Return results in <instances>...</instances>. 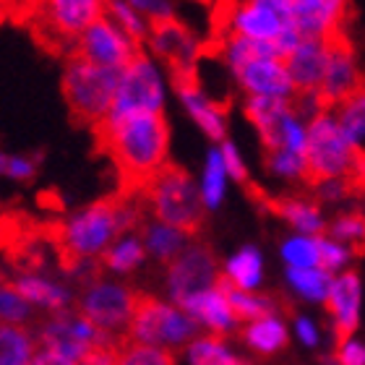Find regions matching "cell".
I'll list each match as a JSON object with an SVG mask.
<instances>
[{
    "label": "cell",
    "mask_w": 365,
    "mask_h": 365,
    "mask_svg": "<svg viewBox=\"0 0 365 365\" xmlns=\"http://www.w3.org/2000/svg\"><path fill=\"white\" fill-rule=\"evenodd\" d=\"M91 130L97 149L118 170L120 196H136L146 180L170 162V125L162 113L128 115L120 120L105 118Z\"/></svg>",
    "instance_id": "6da1fadb"
},
{
    "label": "cell",
    "mask_w": 365,
    "mask_h": 365,
    "mask_svg": "<svg viewBox=\"0 0 365 365\" xmlns=\"http://www.w3.org/2000/svg\"><path fill=\"white\" fill-rule=\"evenodd\" d=\"M144 217L141 198L113 193L73 212L63 225H55L50 230V243L58 251L61 267L76 277L94 256L105 253L115 237L136 230Z\"/></svg>",
    "instance_id": "7a4b0ae2"
},
{
    "label": "cell",
    "mask_w": 365,
    "mask_h": 365,
    "mask_svg": "<svg viewBox=\"0 0 365 365\" xmlns=\"http://www.w3.org/2000/svg\"><path fill=\"white\" fill-rule=\"evenodd\" d=\"M141 198L144 212L152 220L180 230L182 235H198L204 230V206L198 196V185L175 162H168L165 168L146 180V185L136 193Z\"/></svg>",
    "instance_id": "3957f363"
},
{
    "label": "cell",
    "mask_w": 365,
    "mask_h": 365,
    "mask_svg": "<svg viewBox=\"0 0 365 365\" xmlns=\"http://www.w3.org/2000/svg\"><path fill=\"white\" fill-rule=\"evenodd\" d=\"M303 162V182L308 188L336 178L358 182L363 188V157L347 146L329 110H319L305 123Z\"/></svg>",
    "instance_id": "277c9868"
},
{
    "label": "cell",
    "mask_w": 365,
    "mask_h": 365,
    "mask_svg": "<svg viewBox=\"0 0 365 365\" xmlns=\"http://www.w3.org/2000/svg\"><path fill=\"white\" fill-rule=\"evenodd\" d=\"M120 71L97 68L78 61L73 55L66 58L63 71V99L68 105L71 120L78 128H94L110 113Z\"/></svg>",
    "instance_id": "5b68a950"
},
{
    "label": "cell",
    "mask_w": 365,
    "mask_h": 365,
    "mask_svg": "<svg viewBox=\"0 0 365 365\" xmlns=\"http://www.w3.org/2000/svg\"><path fill=\"white\" fill-rule=\"evenodd\" d=\"M193 339H198V327L185 313L160 297L138 292L136 308L125 331V344H141V347L170 352L180 350Z\"/></svg>",
    "instance_id": "8992f818"
},
{
    "label": "cell",
    "mask_w": 365,
    "mask_h": 365,
    "mask_svg": "<svg viewBox=\"0 0 365 365\" xmlns=\"http://www.w3.org/2000/svg\"><path fill=\"white\" fill-rule=\"evenodd\" d=\"M31 34L50 53H61L68 58L78 34L105 14V3L99 0H53L26 6Z\"/></svg>",
    "instance_id": "52a82bcc"
},
{
    "label": "cell",
    "mask_w": 365,
    "mask_h": 365,
    "mask_svg": "<svg viewBox=\"0 0 365 365\" xmlns=\"http://www.w3.org/2000/svg\"><path fill=\"white\" fill-rule=\"evenodd\" d=\"M284 29H295L289 0H256V3H225L214 11V34H240L259 42H274Z\"/></svg>",
    "instance_id": "ba28073f"
},
{
    "label": "cell",
    "mask_w": 365,
    "mask_h": 365,
    "mask_svg": "<svg viewBox=\"0 0 365 365\" xmlns=\"http://www.w3.org/2000/svg\"><path fill=\"white\" fill-rule=\"evenodd\" d=\"M138 289L120 284V282L94 279L78 295L73 311H78L86 321L107 334L115 342L125 344V331H128L130 316L136 308Z\"/></svg>",
    "instance_id": "9c48e42d"
},
{
    "label": "cell",
    "mask_w": 365,
    "mask_h": 365,
    "mask_svg": "<svg viewBox=\"0 0 365 365\" xmlns=\"http://www.w3.org/2000/svg\"><path fill=\"white\" fill-rule=\"evenodd\" d=\"M162 107H165V84H162L160 71L154 68V63L146 58V53L136 55L120 71L107 118L120 120L128 115L162 113Z\"/></svg>",
    "instance_id": "30bf717a"
},
{
    "label": "cell",
    "mask_w": 365,
    "mask_h": 365,
    "mask_svg": "<svg viewBox=\"0 0 365 365\" xmlns=\"http://www.w3.org/2000/svg\"><path fill=\"white\" fill-rule=\"evenodd\" d=\"M144 50L133 45L105 14L78 34V39L73 42V50H71V55L78 61L110 71H123Z\"/></svg>",
    "instance_id": "8fae6325"
},
{
    "label": "cell",
    "mask_w": 365,
    "mask_h": 365,
    "mask_svg": "<svg viewBox=\"0 0 365 365\" xmlns=\"http://www.w3.org/2000/svg\"><path fill=\"white\" fill-rule=\"evenodd\" d=\"M324 47H327V71L319 89V105L321 110H331L342 99L363 89V73L358 68L355 45L347 29L324 39Z\"/></svg>",
    "instance_id": "7c38bea8"
},
{
    "label": "cell",
    "mask_w": 365,
    "mask_h": 365,
    "mask_svg": "<svg viewBox=\"0 0 365 365\" xmlns=\"http://www.w3.org/2000/svg\"><path fill=\"white\" fill-rule=\"evenodd\" d=\"M146 24H149L146 47L173 71V76L196 73V61L201 58V42L196 39V34L175 14L149 19Z\"/></svg>",
    "instance_id": "4fadbf2b"
},
{
    "label": "cell",
    "mask_w": 365,
    "mask_h": 365,
    "mask_svg": "<svg viewBox=\"0 0 365 365\" xmlns=\"http://www.w3.org/2000/svg\"><path fill=\"white\" fill-rule=\"evenodd\" d=\"M217 259L209 245L188 243L173 264L168 267V292L175 308L188 297L212 289L217 284Z\"/></svg>",
    "instance_id": "5bb4252c"
},
{
    "label": "cell",
    "mask_w": 365,
    "mask_h": 365,
    "mask_svg": "<svg viewBox=\"0 0 365 365\" xmlns=\"http://www.w3.org/2000/svg\"><path fill=\"white\" fill-rule=\"evenodd\" d=\"M292 24L303 39H327L344 31L350 24L352 6L336 0H289Z\"/></svg>",
    "instance_id": "9a60e30c"
},
{
    "label": "cell",
    "mask_w": 365,
    "mask_h": 365,
    "mask_svg": "<svg viewBox=\"0 0 365 365\" xmlns=\"http://www.w3.org/2000/svg\"><path fill=\"white\" fill-rule=\"evenodd\" d=\"M173 86H175L178 97L185 105V110L190 113V118L201 125L206 136L212 141H225V133H227V110L230 102H214L204 94L201 84H198L196 73H188V76H173Z\"/></svg>",
    "instance_id": "2e32d148"
},
{
    "label": "cell",
    "mask_w": 365,
    "mask_h": 365,
    "mask_svg": "<svg viewBox=\"0 0 365 365\" xmlns=\"http://www.w3.org/2000/svg\"><path fill=\"white\" fill-rule=\"evenodd\" d=\"M360 277L355 272H344L339 277H331L327 292V308L334 319V339L336 344L352 339L360 321Z\"/></svg>",
    "instance_id": "e0dca14e"
},
{
    "label": "cell",
    "mask_w": 365,
    "mask_h": 365,
    "mask_svg": "<svg viewBox=\"0 0 365 365\" xmlns=\"http://www.w3.org/2000/svg\"><path fill=\"white\" fill-rule=\"evenodd\" d=\"M251 198H256L259 204H264L269 212H274L277 217L287 220L292 227L305 237H321L327 232V222L321 217V209L316 201H308V198H295V196H269L259 185L248 182L245 185Z\"/></svg>",
    "instance_id": "ac0fdd59"
},
{
    "label": "cell",
    "mask_w": 365,
    "mask_h": 365,
    "mask_svg": "<svg viewBox=\"0 0 365 365\" xmlns=\"http://www.w3.org/2000/svg\"><path fill=\"white\" fill-rule=\"evenodd\" d=\"M282 63L292 84V94H319L324 71H327L324 39H300V45Z\"/></svg>",
    "instance_id": "d6986e66"
},
{
    "label": "cell",
    "mask_w": 365,
    "mask_h": 365,
    "mask_svg": "<svg viewBox=\"0 0 365 365\" xmlns=\"http://www.w3.org/2000/svg\"><path fill=\"white\" fill-rule=\"evenodd\" d=\"M237 84L248 91V97H272V99H292V84L287 78L282 61H245L235 68Z\"/></svg>",
    "instance_id": "ffe728a7"
},
{
    "label": "cell",
    "mask_w": 365,
    "mask_h": 365,
    "mask_svg": "<svg viewBox=\"0 0 365 365\" xmlns=\"http://www.w3.org/2000/svg\"><path fill=\"white\" fill-rule=\"evenodd\" d=\"M178 311L185 313L198 329L206 327L214 336H220V339L225 334H232L237 329L235 316H232L227 300H225V295H222L217 287L204 289V292H198V295L182 300V303L178 305Z\"/></svg>",
    "instance_id": "44dd1931"
},
{
    "label": "cell",
    "mask_w": 365,
    "mask_h": 365,
    "mask_svg": "<svg viewBox=\"0 0 365 365\" xmlns=\"http://www.w3.org/2000/svg\"><path fill=\"white\" fill-rule=\"evenodd\" d=\"M289 110H292L289 99H272V97L245 99V118L256 125L267 154L282 149V123H284Z\"/></svg>",
    "instance_id": "7402d4cb"
},
{
    "label": "cell",
    "mask_w": 365,
    "mask_h": 365,
    "mask_svg": "<svg viewBox=\"0 0 365 365\" xmlns=\"http://www.w3.org/2000/svg\"><path fill=\"white\" fill-rule=\"evenodd\" d=\"M11 282V287L21 295L24 303L29 305H39V308H45L50 313H63L68 311L73 300H71V292L63 284L53 279H42L37 274L31 272H24L19 274L16 279H8Z\"/></svg>",
    "instance_id": "603a6c76"
},
{
    "label": "cell",
    "mask_w": 365,
    "mask_h": 365,
    "mask_svg": "<svg viewBox=\"0 0 365 365\" xmlns=\"http://www.w3.org/2000/svg\"><path fill=\"white\" fill-rule=\"evenodd\" d=\"M214 287L225 295L235 321H245V324L267 319V316H279V308H287L284 303H279L282 297L261 295V292H243V289L232 287L225 277H217V284H214Z\"/></svg>",
    "instance_id": "cb8c5ba5"
},
{
    "label": "cell",
    "mask_w": 365,
    "mask_h": 365,
    "mask_svg": "<svg viewBox=\"0 0 365 365\" xmlns=\"http://www.w3.org/2000/svg\"><path fill=\"white\" fill-rule=\"evenodd\" d=\"M136 230H138V240L144 245V251L149 253L154 261L165 264V267H170V264L182 253V248L188 245V235H182L180 230L168 227V225L152 220L149 214L141 220V225H138Z\"/></svg>",
    "instance_id": "d4e9b609"
},
{
    "label": "cell",
    "mask_w": 365,
    "mask_h": 365,
    "mask_svg": "<svg viewBox=\"0 0 365 365\" xmlns=\"http://www.w3.org/2000/svg\"><path fill=\"white\" fill-rule=\"evenodd\" d=\"M336 128L342 133V138L347 141L352 152L363 157V138H365V91H355L347 99H342L339 105H334L331 110Z\"/></svg>",
    "instance_id": "484cf974"
},
{
    "label": "cell",
    "mask_w": 365,
    "mask_h": 365,
    "mask_svg": "<svg viewBox=\"0 0 365 365\" xmlns=\"http://www.w3.org/2000/svg\"><path fill=\"white\" fill-rule=\"evenodd\" d=\"M222 277L235 289L253 292L261 284V279H264V259H261V251L253 248V245H243L240 251L232 253L227 259Z\"/></svg>",
    "instance_id": "4316f807"
},
{
    "label": "cell",
    "mask_w": 365,
    "mask_h": 365,
    "mask_svg": "<svg viewBox=\"0 0 365 365\" xmlns=\"http://www.w3.org/2000/svg\"><path fill=\"white\" fill-rule=\"evenodd\" d=\"M240 336H243V342L248 344V347H253L259 355H274V352L284 350L289 342L287 327H284V321H282L279 316H267V319L245 324V327L240 329Z\"/></svg>",
    "instance_id": "83f0119b"
},
{
    "label": "cell",
    "mask_w": 365,
    "mask_h": 365,
    "mask_svg": "<svg viewBox=\"0 0 365 365\" xmlns=\"http://www.w3.org/2000/svg\"><path fill=\"white\" fill-rule=\"evenodd\" d=\"M146 261V251L138 235L128 232V235L115 237L113 243L107 245L105 253L99 256V269L105 267L115 274H130Z\"/></svg>",
    "instance_id": "f1b7e54d"
},
{
    "label": "cell",
    "mask_w": 365,
    "mask_h": 365,
    "mask_svg": "<svg viewBox=\"0 0 365 365\" xmlns=\"http://www.w3.org/2000/svg\"><path fill=\"white\" fill-rule=\"evenodd\" d=\"M37 339L29 329L0 324V365H31Z\"/></svg>",
    "instance_id": "f546056e"
},
{
    "label": "cell",
    "mask_w": 365,
    "mask_h": 365,
    "mask_svg": "<svg viewBox=\"0 0 365 365\" xmlns=\"http://www.w3.org/2000/svg\"><path fill=\"white\" fill-rule=\"evenodd\" d=\"M225 188H227V173H225V165H222L220 149H212L209 157H206L204 178H201V188H198L204 212L206 209H217L225 201Z\"/></svg>",
    "instance_id": "4dcf8cb0"
},
{
    "label": "cell",
    "mask_w": 365,
    "mask_h": 365,
    "mask_svg": "<svg viewBox=\"0 0 365 365\" xmlns=\"http://www.w3.org/2000/svg\"><path fill=\"white\" fill-rule=\"evenodd\" d=\"M188 360L190 365H248L237 355H232L225 339L220 336H198L188 344Z\"/></svg>",
    "instance_id": "1f68e13d"
},
{
    "label": "cell",
    "mask_w": 365,
    "mask_h": 365,
    "mask_svg": "<svg viewBox=\"0 0 365 365\" xmlns=\"http://www.w3.org/2000/svg\"><path fill=\"white\" fill-rule=\"evenodd\" d=\"M105 16L133 42L136 47L144 50L146 47V34H149V24L141 14H136L130 3H105Z\"/></svg>",
    "instance_id": "d6a6232c"
},
{
    "label": "cell",
    "mask_w": 365,
    "mask_h": 365,
    "mask_svg": "<svg viewBox=\"0 0 365 365\" xmlns=\"http://www.w3.org/2000/svg\"><path fill=\"white\" fill-rule=\"evenodd\" d=\"M287 279L295 292L305 297V300H327L329 284H331V274L324 269H287Z\"/></svg>",
    "instance_id": "836d02e7"
},
{
    "label": "cell",
    "mask_w": 365,
    "mask_h": 365,
    "mask_svg": "<svg viewBox=\"0 0 365 365\" xmlns=\"http://www.w3.org/2000/svg\"><path fill=\"white\" fill-rule=\"evenodd\" d=\"M282 259L287 269H319V248L316 237L295 235L282 243Z\"/></svg>",
    "instance_id": "e575fe53"
},
{
    "label": "cell",
    "mask_w": 365,
    "mask_h": 365,
    "mask_svg": "<svg viewBox=\"0 0 365 365\" xmlns=\"http://www.w3.org/2000/svg\"><path fill=\"white\" fill-rule=\"evenodd\" d=\"M31 319H34V308L29 303H24L21 295L11 287V282L0 279V324L21 327Z\"/></svg>",
    "instance_id": "d590c367"
},
{
    "label": "cell",
    "mask_w": 365,
    "mask_h": 365,
    "mask_svg": "<svg viewBox=\"0 0 365 365\" xmlns=\"http://www.w3.org/2000/svg\"><path fill=\"white\" fill-rule=\"evenodd\" d=\"M363 232H365L363 214L347 212V214H342V217H336L331 225H327V235L324 237L344 245V243H360V240H363Z\"/></svg>",
    "instance_id": "8d00e7d4"
},
{
    "label": "cell",
    "mask_w": 365,
    "mask_h": 365,
    "mask_svg": "<svg viewBox=\"0 0 365 365\" xmlns=\"http://www.w3.org/2000/svg\"><path fill=\"white\" fill-rule=\"evenodd\" d=\"M316 248H319V269H324L327 274H334L352 259V251L347 245L334 243L329 237H316Z\"/></svg>",
    "instance_id": "74e56055"
},
{
    "label": "cell",
    "mask_w": 365,
    "mask_h": 365,
    "mask_svg": "<svg viewBox=\"0 0 365 365\" xmlns=\"http://www.w3.org/2000/svg\"><path fill=\"white\" fill-rule=\"evenodd\" d=\"M264 160H267V168L269 173L279 178H300L303 180V168L305 162L300 154H292L287 149H277V152H269L264 154Z\"/></svg>",
    "instance_id": "f35d334b"
},
{
    "label": "cell",
    "mask_w": 365,
    "mask_h": 365,
    "mask_svg": "<svg viewBox=\"0 0 365 365\" xmlns=\"http://www.w3.org/2000/svg\"><path fill=\"white\" fill-rule=\"evenodd\" d=\"M313 190V196L319 198V201H342L347 196H358L360 185L352 180H344V178H336V180H327V182H319Z\"/></svg>",
    "instance_id": "ab89813d"
},
{
    "label": "cell",
    "mask_w": 365,
    "mask_h": 365,
    "mask_svg": "<svg viewBox=\"0 0 365 365\" xmlns=\"http://www.w3.org/2000/svg\"><path fill=\"white\" fill-rule=\"evenodd\" d=\"M39 154L34 157H11L6 154V168H3V175L11 178V180H21V182H29L34 180L37 175V168H39Z\"/></svg>",
    "instance_id": "60d3db41"
},
{
    "label": "cell",
    "mask_w": 365,
    "mask_h": 365,
    "mask_svg": "<svg viewBox=\"0 0 365 365\" xmlns=\"http://www.w3.org/2000/svg\"><path fill=\"white\" fill-rule=\"evenodd\" d=\"M220 157H222V165H225V173L232 175L237 182H243L248 185V170H245L243 160H240V152H237V146L232 141H222V149H220Z\"/></svg>",
    "instance_id": "b9f144b4"
},
{
    "label": "cell",
    "mask_w": 365,
    "mask_h": 365,
    "mask_svg": "<svg viewBox=\"0 0 365 365\" xmlns=\"http://www.w3.org/2000/svg\"><path fill=\"white\" fill-rule=\"evenodd\" d=\"M334 358L336 365H365V350L358 339H347V342L336 344Z\"/></svg>",
    "instance_id": "7bdbcfd3"
},
{
    "label": "cell",
    "mask_w": 365,
    "mask_h": 365,
    "mask_svg": "<svg viewBox=\"0 0 365 365\" xmlns=\"http://www.w3.org/2000/svg\"><path fill=\"white\" fill-rule=\"evenodd\" d=\"M295 334H297V339L303 344H308V347H316V344H319V331L313 327V321H308V319L295 321Z\"/></svg>",
    "instance_id": "ee69618b"
},
{
    "label": "cell",
    "mask_w": 365,
    "mask_h": 365,
    "mask_svg": "<svg viewBox=\"0 0 365 365\" xmlns=\"http://www.w3.org/2000/svg\"><path fill=\"white\" fill-rule=\"evenodd\" d=\"M31 365H73V363L63 360L61 355H55V352L45 350V347L37 344V352H34V358H31Z\"/></svg>",
    "instance_id": "f6af8a7d"
},
{
    "label": "cell",
    "mask_w": 365,
    "mask_h": 365,
    "mask_svg": "<svg viewBox=\"0 0 365 365\" xmlns=\"http://www.w3.org/2000/svg\"><path fill=\"white\" fill-rule=\"evenodd\" d=\"M6 237H16V235H14V230H11V220H6V217L0 214V245H3Z\"/></svg>",
    "instance_id": "bcb514c9"
}]
</instances>
